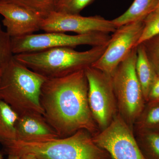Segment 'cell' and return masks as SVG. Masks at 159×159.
Segmentation results:
<instances>
[{"mask_svg": "<svg viewBox=\"0 0 159 159\" xmlns=\"http://www.w3.org/2000/svg\"><path fill=\"white\" fill-rule=\"evenodd\" d=\"M84 70L47 79L42 87L43 116L59 138L80 130L90 134L97 130L89 106L88 82Z\"/></svg>", "mask_w": 159, "mask_h": 159, "instance_id": "6da1fadb", "label": "cell"}, {"mask_svg": "<svg viewBox=\"0 0 159 159\" xmlns=\"http://www.w3.org/2000/svg\"><path fill=\"white\" fill-rule=\"evenodd\" d=\"M90 133L80 130L69 136L39 142L18 140L1 142L8 155L40 159H112L94 142Z\"/></svg>", "mask_w": 159, "mask_h": 159, "instance_id": "7a4b0ae2", "label": "cell"}, {"mask_svg": "<svg viewBox=\"0 0 159 159\" xmlns=\"http://www.w3.org/2000/svg\"><path fill=\"white\" fill-rule=\"evenodd\" d=\"M47 79L13 56L0 76V99L19 116L36 114L43 116L40 94Z\"/></svg>", "mask_w": 159, "mask_h": 159, "instance_id": "3957f363", "label": "cell"}, {"mask_svg": "<svg viewBox=\"0 0 159 159\" xmlns=\"http://www.w3.org/2000/svg\"><path fill=\"white\" fill-rule=\"evenodd\" d=\"M106 45L78 51L73 48H54L15 54L14 57L27 67L47 79L64 77L92 66L105 51Z\"/></svg>", "mask_w": 159, "mask_h": 159, "instance_id": "277c9868", "label": "cell"}, {"mask_svg": "<svg viewBox=\"0 0 159 159\" xmlns=\"http://www.w3.org/2000/svg\"><path fill=\"white\" fill-rule=\"evenodd\" d=\"M136 47L119 64L111 77L117 106L128 125L141 116L145 99L136 73Z\"/></svg>", "mask_w": 159, "mask_h": 159, "instance_id": "5b68a950", "label": "cell"}, {"mask_svg": "<svg viewBox=\"0 0 159 159\" xmlns=\"http://www.w3.org/2000/svg\"><path fill=\"white\" fill-rule=\"evenodd\" d=\"M111 36L108 34L94 32L69 35L62 32H49L32 34L11 39L14 55L37 52L58 48H70L89 45L92 47L108 44Z\"/></svg>", "mask_w": 159, "mask_h": 159, "instance_id": "8992f818", "label": "cell"}, {"mask_svg": "<svg viewBox=\"0 0 159 159\" xmlns=\"http://www.w3.org/2000/svg\"><path fill=\"white\" fill-rule=\"evenodd\" d=\"M89 106L95 122L104 129L116 116L117 103L112 77L92 66L85 69Z\"/></svg>", "mask_w": 159, "mask_h": 159, "instance_id": "52a82bcc", "label": "cell"}, {"mask_svg": "<svg viewBox=\"0 0 159 159\" xmlns=\"http://www.w3.org/2000/svg\"><path fill=\"white\" fill-rule=\"evenodd\" d=\"M92 137L112 159H147L128 123L120 116H115L107 127Z\"/></svg>", "mask_w": 159, "mask_h": 159, "instance_id": "ba28073f", "label": "cell"}, {"mask_svg": "<svg viewBox=\"0 0 159 159\" xmlns=\"http://www.w3.org/2000/svg\"><path fill=\"white\" fill-rule=\"evenodd\" d=\"M144 25L142 20L117 27L105 51L92 66L112 77L119 64L137 47Z\"/></svg>", "mask_w": 159, "mask_h": 159, "instance_id": "9c48e42d", "label": "cell"}, {"mask_svg": "<svg viewBox=\"0 0 159 159\" xmlns=\"http://www.w3.org/2000/svg\"><path fill=\"white\" fill-rule=\"evenodd\" d=\"M117 29L111 20L100 16H84L54 11L43 20L40 30L45 32L65 33L73 32L77 34L100 32L109 34Z\"/></svg>", "mask_w": 159, "mask_h": 159, "instance_id": "30bf717a", "label": "cell"}, {"mask_svg": "<svg viewBox=\"0 0 159 159\" xmlns=\"http://www.w3.org/2000/svg\"><path fill=\"white\" fill-rule=\"evenodd\" d=\"M0 14L3 25L11 38L34 34L40 30L43 18L18 4L0 1Z\"/></svg>", "mask_w": 159, "mask_h": 159, "instance_id": "8fae6325", "label": "cell"}, {"mask_svg": "<svg viewBox=\"0 0 159 159\" xmlns=\"http://www.w3.org/2000/svg\"><path fill=\"white\" fill-rule=\"evenodd\" d=\"M16 140L39 142L59 138L43 116L27 114L19 116L16 124Z\"/></svg>", "mask_w": 159, "mask_h": 159, "instance_id": "7c38bea8", "label": "cell"}, {"mask_svg": "<svg viewBox=\"0 0 159 159\" xmlns=\"http://www.w3.org/2000/svg\"><path fill=\"white\" fill-rule=\"evenodd\" d=\"M137 48V58L135 70L137 77L142 86L145 100H148L151 87L156 75L154 68L142 44Z\"/></svg>", "mask_w": 159, "mask_h": 159, "instance_id": "4fadbf2b", "label": "cell"}, {"mask_svg": "<svg viewBox=\"0 0 159 159\" xmlns=\"http://www.w3.org/2000/svg\"><path fill=\"white\" fill-rule=\"evenodd\" d=\"M159 0H134L123 14L111 20L116 27L134 22L144 20L153 12Z\"/></svg>", "mask_w": 159, "mask_h": 159, "instance_id": "5bb4252c", "label": "cell"}, {"mask_svg": "<svg viewBox=\"0 0 159 159\" xmlns=\"http://www.w3.org/2000/svg\"><path fill=\"white\" fill-rule=\"evenodd\" d=\"M18 114L0 99V142L16 140V124Z\"/></svg>", "mask_w": 159, "mask_h": 159, "instance_id": "9a60e30c", "label": "cell"}, {"mask_svg": "<svg viewBox=\"0 0 159 159\" xmlns=\"http://www.w3.org/2000/svg\"><path fill=\"white\" fill-rule=\"evenodd\" d=\"M0 1L18 4L34 11L44 18L51 12L54 11L57 0H0Z\"/></svg>", "mask_w": 159, "mask_h": 159, "instance_id": "2e32d148", "label": "cell"}, {"mask_svg": "<svg viewBox=\"0 0 159 159\" xmlns=\"http://www.w3.org/2000/svg\"><path fill=\"white\" fill-rule=\"evenodd\" d=\"M138 143L146 159H159V134H148Z\"/></svg>", "mask_w": 159, "mask_h": 159, "instance_id": "e0dca14e", "label": "cell"}, {"mask_svg": "<svg viewBox=\"0 0 159 159\" xmlns=\"http://www.w3.org/2000/svg\"><path fill=\"white\" fill-rule=\"evenodd\" d=\"M13 56L11 38L0 24V76Z\"/></svg>", "mask_w": 159, "mask_h": 159, "instance_id": "ac0fdd59", "label": "cell"}, {"mask_svg": "<svg viewBox=\"0 0 159 159\" xmlns=\"http://www.w3.org/2000/svg\"><path fill=\"white\" fill-rule=\"evenodd\" d=\"M143 21L144 28L137 46L159 34L158 11H153L148 15Z\"/></svg>", "mask_w": 159, "mask_h": 159, "instance_id": "d6986e66", "label": "cell"}, {"mask_svg": "<svg viewBox=\"0 0 159 159\" xmlns=\"http://www.w3.org/2000/svg\"><path fill=\"white\" fill-rule=\"evenodd\" d=\"M94 0H57L54 11L70 14H80Z\"/></svg>", "mask_w": 159, "mask_h": 159, "instance_id": "ffe728a7", "label": "cell"}, {"mask_svg": "<svg viewBox=\"0 0 159 159\" xmlns=\"http://www.w3.org/2000/svg\"><path fill=\"white\" fill-rule=\"evenodd\" d=\"M157 73H159V34L142 43Z\"/></svg>", "mask_w": 159, "mask_h": 159, "instance_id": "44dd1931", "label": "cell"}, {"mask_svg": "<svg viewBox=\"0 0 159 159\" xmlns=\"http://www.w3.org/2000/svg\"><path fill=\"white\" fill-rule=\"evenodd\" d=\"M140 125L142 127L147 128L159 126V106L151 108L141 119Z\"/></svg>", "mask_w": 159, "mask_h": 159, "instance_id": "7402d4cb", "label": "cell"}, {"mask_svg": "<svg viewBox=\"0 0 159 159\" xmlns=\"http://www.w3.org/2000/svg\"><path fill=\"white\" fill-rule=\"evenodd\" d=\"M152 101H159V73H157L151 87L148 99Z\"/></svg>", "mask_w": 159, "mask_h": 159, "instance_id": "603a6c76", "label": "cell"}, {"mask_svg": "<svg viewBox=\"0 0 159 159\" xmlns=\"http://www.w3.org/2000/svg\"><path fill=\"white\" fill-rule=\"evenodd\" d=\"M7 159H20V158L17 156L10 154L9 155V156H8Z\"/></svg>", "mask_w": 159, "mask_h": 159, "instance_id": "cb8c5ba5", "label": "cell"}, {"mask_svg": "<svg viewBox=\"0 0 159 159\" xmlns=\"http://www.w3.org/2000/svg\"><path fill=\"white\" fill-rule=\"evenodd\" d=\"M20 159H40L35 157L32 156H25L20 157Z\"/></svg>", "mask_w": 159, "mask_h": 159, "instance_id": "d4e9b609", "label": "cell"}, {"mask_svg": "<svg viewBox=\"0 0 159 159\" xmlns=\"http://www.w3.org/2000/svg\"><path fill=\"white\" fill-rule=\"evenodd\" d=\"M154 11H158V12H159V1L157 5L156 8L155 9Z\"/></svg>", "mask_w": 159, "mask_h": 159, "instance_id": "484cf974", "label": "cell"}, {"mask_svg": "<svg viewBox=\"0 0 159 159\" xmlns=\"http://www.w3.org/2000/svg\"><path fill=\"white\" fill-rule=\"evenodd\" d=\"M0 159H2V154L0 153Z\"/></svg>", "mask_w": 159, "mask_h": 159, "instance_id": "4316f807", "label": "cell"}]
</instances>
